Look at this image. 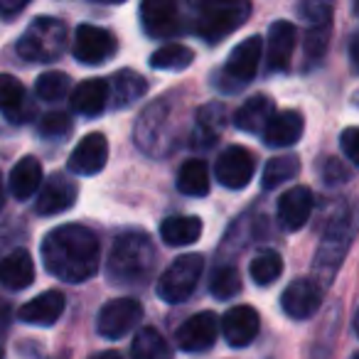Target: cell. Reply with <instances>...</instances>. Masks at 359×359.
I'll list each match as a JSON object with an SVG mask.
<instances>
[{
	"label": "cell",
	"instance_id": "30",
	"mask_svg": "<svg viewBox=\"0 0 359 359\" xmlns=\"http://www.w3.org/2000/svg\"><path fill=\"white\" fill-rule=\"evenodd\" d=\"M300 172V158L298 155H278V158H271L264 168V177H261V185L264 190H276L288 180L298 177Z\"/></svg>",
	"mask_w": 359,
	"mask_h": 359
},
{
	"label": "cell",
	"instance_id": "7",
	"mask_svg": "<svg viewBox=\"0 0 359 359\" xmlns=\"http://www.w3.org/2000/svg\"><path fill=\"white\" fill-rule=\"evenodd\" d=\"M261 55H264V40H261V35H251L241 45H236L234 52L229 55V60H226L224 72H222L224 89L236 91L249 84V81H254L261 65Z\"/></svg>",
	"mask_w": 359,
	"mask_h": 359
},
{
	"label": "cell",
	"instance_id": "29",
	"mask_svg": "<svg viewBox=\"0 0 359 359\" xmlns=\"http://www.w3.org/2000/svg\"><path fill=\"white\" fill-rule=\"evenodd\" d=\"M130 357L133 359H172L170 344L155 327H143L133 337L130 344Z\"/></svg>",
	"mask_w": 359,
	"mask_h": 359
},
{
	"label": "cell",
	"instance_id": "22",
	"mask_svg": "<svg viewBox=\"0 0 359 359\" xmlns=\"http://www.w3.org/2000/svg\"><path fill=\"white\" fill-rule=\"evenodd\" d=\"M42 185V165L37 158L25 155L15 163V168L11 170V180H8V187H11V195L15 200L25 202L30 197H35V192Z\"/></svg>",
	"mask_w": 359,
	"mask_h": 359
},
{
	"label": "cell",
	"instance_id": "27",
	"mask_svg": "<svg viewBox=\"0 0 359 359\" xmlns=\"http://www.w3.org/2000/svg\"><path fill=\"white\" fill-rule=\"evenodd\" d=\"M160 236L168 246H187L195 244L202 236V219L197 217H182L175 215L160 224Z\"/></svg>",
	"mask_w": 359,
	"mask_h": 359
},
{
	"label": "cell",
	"instance_id": "1",
	"mask_svg": "<svg viewBox=\"0 0 359 359\" xmlns=\"http://www.w3.org/2000/svg\"><path fill=\"white\" fill-rule=\"evenodd\" d=\"M42 264L50 276L65 283H84L96 276L101 266V246L94 231L79 224H65L52 229L40 246Z\"/></svg>",
	"mask_w": 359,
	"mask_h": 359
},
{
	"label": "cell",
	"instance_id": "42",
	"mask_svg": "<svg viewBox=\"0 0 359 359\" xmlns=\"http://www.w3.org/2000/svg\"><path fill=\"white\" fill-rule=\"evenodd\" d=\"M27 0H0V13L3 15H15V13L25 11Z\"/></svg>",
	"mask_w": 359,
	"mask_h": 359
},
{
	"label": "cell",
	"instance_id": "21",
	"mask_svg": "<svg viewBox=\"0 0 359 359\" xmlns=\"http://www.w3.org/2000/svg\"><path fill=\"white\" fill-rule=\"evenodd\" d=\"M35 280V264L25 249H15L0 261V285L8 290H25Z\"/></svg>",
	"mask_w": 359,
	"mask_h": 359
},
{
	"label": "cell",
	"instance_id": "41",
	"mask_svg": "<svg viewBox=\"0 0 359 359\" xmlns=\"http://www.w3.org/2000/svg\"><path fill=\"white\" fill-rule=\"evenodd\" d=\"M357 128H344L342 138H339V143H342V150H344V158H349L352 163H357L359 160V153H357Z\"/></svg>",
	"mask_w": 359,
	"mask_h": 359
},
{
	"label": "cell",
	"instance_id": "12",
	"mask_svg": "<svg viewBox=\"0 0 359 359\" xmlns=\"http://www.w3.org/2000/svg\"><path fill=\"white\" fill-rule=\"evenodd\" d=\"M323 305V288L310 278H298L283 290L280 308L293 320H310Z\"/></svg>",
	"mask_w": 359,
	"mask_h": 359
},
{
	"label": "cell",
	"instance_id": "10",
	"mask_svg": "<svg viewBox=\"0 0 359 359\" xmlns=\"http://www.w3.org/2000/svg\"><path fill=\"white\" fill-rule=\"evenodd\" d=\"M254 155L241 145H229L217 160V180L226 190H244L254 177Z\"/></svg>",
	"mask_w": 359,
	"mask_h": 359
},
{
	"label": "cell",
	"instance_id": "13",
	"mask_svg": "<svg viewBox=\"0 0 359 359\" xmlns=\"http://www.w3.org/2000/svg\"><path fill=\"white\" fill-rule=\"evenodd\" d=\"M217 337H219V323H217L215 313H210V310L192 315V318L177 330L180 349H182V352H192V354L212 349Z\"/></svg>",
	"mask_w": 359,
	"mask_h": 359
},
{
	"label": "cell",
	"instance_id": "5",
	"mask_svg": "<svg viewBox=\"0 0 359 359\" xmlns=\"http://www.w3.org/2000/svg\"><path fill=\"white\" fill-rule=\"evenodd\" d=\"M205 271V259L200 254H185L175 259L158 278V298L170 305H177L195 293Z\"/></svg>",
	"mask_w": 359,
	"mask_h": 359
},
{
	"label": "cell",
	"instance_id": "17",
	"mask_svg": "<svg viewBox=\"0 0 359 359\" xmlns=\"http://www.w3.org/2000/svg\"><path fill=\"white\" fill-rule=\"evenodd\" d=\"M261 327L259 313L251 305H236V308L226 310L222 318V334H224L226 344L231 347H246L256 339Z\"/></svg>",
	"mask_w": 359,
	"mask_h": 359
},
{
	"label": "cell",
	"instance_id": "24",
	"mask_svg": "<svg viewBox=\"0 0 359 359\" xmlns=\"http://www.w3.org/2000/svg\"><path fill=\"white\" fill-rule=\"evenodd\" d=\"M276 114V106L271 101V96L256 94L251 99H246L241 104V109L234 114V126L246 133H264L266 123L271 121V116Z\"/></svg>",
	"mask_w": 359,
	"mask_h": 359
},
{
	"label": "cell",
	"instance_id": "26",
	"mask_svg": "<svg viewBox=\"0 0 359 359\" xmlns=\"http://www.w3.org/2000/svg\"><path fill=\"white\" fill-rule=\"evenodd\" d=\"M224 106L222 104H207L205 109L197 111L195 133H192V148H210L219 138V130L224 126Z\"/></svg>",
	"mask_w": 359,
	"mask_h": 359
},
{
	"label": "cell",
	"instance_id": "19",
	"mask_svg": "<svg viewBox=\"0 0 359 359\" xmlns=\"http://www.w3.org/2000/svg\"><path fill=\"white\" fill-rule=\"evenodd\" d=\"M310 212H313V192L310 187H290L288 192H283L278 200V219L283 224V229L298 231L300 226L308 224Z\"/></svg>",
	"mask_w": 359,
	"mask_h": 359
},
{
	"label": "cell",
	"instance_id": "38",
	"mask_svg": "<svg viewBox=\"0 0 359 359\" xmlns=\"http://www.w3.org/2000/svg\"><path fill=\"white\" fill-rule=\"evenodd\" d=\"M323 177L327 185H342V182H347L349 177H352V172H349V168L342 163L339 158H327L323 163Z\"/></svg>",
	"mask_w": 359,
	"mask_h": 359
},
{
	"label": "cell",
	"instance_id": "6",
	"mask_svg": "<svg viewBox=\"0 0 359 359\" xmlns=\"http://www.w3.org/2000/svg\"><path fill=\"white\" fill-rule=\"evenodd\" d=\"M349 241H352V219H349V212H344L342 217H334L330 222L327 231H325V239L318 249V256H315V273L323 276L325 285L332 283L334 278V271L339 269L342 264L344 254L349 249Z\"/></svg>",
	"mask_w": 359,
	"mask_h": 359
},
{
	"label": "cell",
	"instance_id": "36",
	"mask_svg": "<svg viewBox=\"0 0 359 359\" xmlns=\"http://www.w3.org/2000/svg\"><path fill=\"white\" fill-rule=\"evenodd\" d=\"M25 99V86L11 74H0V111L15 109L20 101Z\"/></svg>",
	"mask_w": 359,
	"mask_h": 359
},
{
	"label": "cell",
	"instance_id": "2",
	"mask_svg": "<svg viewBox=\"0 0 359 359\" xmlns=\"http://www.w3.org/2000/svg\"><path fill=\"white\" fill-rule=\"evenodd\" d=\"M155 269V246L143 231H126L114 241L106 261V273L114 285L128 288L150 278Z\"/></svg>",
	"mask_w": 359,
	"mask_h": 359
},
{
	"label": "cell",
	"instance_id": "32",
	"mask_svg": "<svg viewBox=\"0 0 359 359\" xmlns=\"http://www.w3.org/2000/svg\"><path fill=\"white\" fill-rule=\"evenodd\" d=\"M249 273H251V278H254V283L271 285L283 273V259H280L273 249H264L261 254H256L254 259H251Z\"/></svg>",
	"mask_w": 359,
	"mask_h": 359
},
{
	"label": "cell",
	"instance_id": "16",
	"mask_svg": "<svg viewBox=\"0 0 359 359\" xmlns=\"http://www.w3.org/2000/svg\"><path fill=\"white\" fill-rule=\"evenodd\" d=\"M140 18H143L145 35L155 37V40L175 37L180 30L177 6L170 0H145L140 6Z\"/></svg>",
	"mask_w": 359,
	"mask_h": 359
},
{
	"label": "cell",
	"instance_id": "3",
	"mask_svg": "<svg viewBox=\"0 0 359 359\" xmlns=\"http://www.w3.org/2000/svg\"><path fill=\"white\" fill-rule=\"evenodd\" d=\"M192 13H195L192 18L195 35L215 45L244 25L246 18L251 15V6L244 0H222V3L202 0V3H192Z\"/></svg>",
	"mask_w": 359,
	"mask_h": 359
},
{
	"label": "cell",
	"instance_id": "18",
	"mask_svg": "<svg viewBox=\"0 0 359 359\" xmlns=\"http://www.w3.org/2000/svg\"><path fill=\"white\" fill-rule=\"evenodd\" d=\"M67 308V298L60 290H45L37 298L27 300L20 310H18V318L27 325H37V327H50L57 320L62 318Z\"/></svg>",
	"mask_w": 359,
	"mask_h": 359
},
{
	"label": "cell",
	"instance_id": "43",
	"mask_svg": "<svg viewBox=\"0 0 359 359\" xmlns=\"http://www.w3.org/2000/svg\"><path fill=\"white\" fill-rule=\"evenodd\" d=\"M8 320H11V308L8 303H0V332L8 327Z\"/></svg>",
	"mask_w": 359,
	"mask_h": 359
},
{
	"label": "cell",
	"instance_id": "20",
	"mask_svg": "<svg viewBox=\"0 0 359 359\" xmlns=\"http://www.w3.org/2000/svg\"><path fill=\"white\" fill-rule=\"evenodd\" d=\"M305 130V121L298 111H280L273 114L264 128V140L269 148H288L300 140Z\"/></svg>",
	"mask_w": 359,
	"mask_h": 359
},
{
	"label": "cell",
	"instance_id": "8",
	"mask_svg": "<svg viewBox=\"0 0 359 359\" xmlns=\"http://www.w3.org/2000/svg\"><path fill=\"white\" fill-rule=\"evenodd\" d=\"M140 318H143V305L135 298H114L99 310L96 330L101 337L121 339L130 330L138 327Z\"/></svg>",
	"mask_w": 359,
	"mask_h": 359
},
{
	"label": "cell",
	"instance_id": "35",
	"mask_svg": "<svg viewBox=\"0 0 359 359\" xmlns=\"http://www.w3.org/2000/svg\"><path fill=\"white\" fill-rule=\"evenodd\" d=\"M330 27H332V22H325V25H310L308 27V32H305V40H303V47H305V55H308L310 60H320V57L327 52Z\"/></svg>",
	"mask_w": 359,
	"mask_h": 359
},
{
	"label": "cell",
	"instance_id": "34",
	"mask_svg": "<svg viewBox=\"0 0 359 359\" xmlns=\"http://www.w3.org/2000/svg\"><path fill=\"white\" fill-rule=\"evenodd\" d=\"M210 290L215 298L231 300L234 295L241 293V276L234 266H219L210 280Z\"/></svg>",
	"mask_w": 359,
	"mask_h": 359
},
{
	"label": "cell",
	"instance_id": "11",
	"mask_svg": "<svg viewBox=\"0 0 359 359\" xmlns=\"http://www.w3.org/2000/svg\"><path fill=\"white\" fill-rule=\"evenodd\" d=\"M76 197H79V187L72 177L62 172H55L47 177V182L42 185L40 195L35 202V212L42 217H52L67 212L76 205Z\"/></svg>",
	"mask_w": 359,
	"mask_h": 359
},
{
	"label": "cell",
	"instance_id": "40",
	"mask_svg": "<svg viewBox=\"0 0 359 359\" xmlns=\"http://www.w3.org/2000/svg\"><path fill=\"white\" fill-rule=\"evenodd\" d=\"M6 116H8V121H11V123H27V121H32V116H35V106H32L30 101H27V96H25V99H22L15 109L6 111Z\"/></svg>",
	"mask_w": 359,
	"mask_h": 359
},
{
	"label": "cell",
	"instance_id": "46",
	"mask_svg": "<svg viewBox=\"0 0 359 359\" xmlns=\"http://www.w3.org/2000/svg\"><path fill=\"white\" fill-rule=\"evenodd\" d=\"M0 359H3V349H0Z\"/></svg>",
	"mask_w": 359,
	"mask_h": 359
},
{
	"label": "cell",
	"instance_id": "23",
	"mask_svg": "<svg viewBox=\"0 0 359 359\" xmlns=\"http://www.w3.org/2000/svg\"><path fill=\"white\" fill-rule=\"evenodd\" d=\"M106 86H109L111 109H126V106H130L138 99H143V94L148 91V81L130 69L116 72V74L106 81Z\"/></svg>",
	"mask_w": 359,
	"mask_h": 359
},
{
	"label": "cell",
	"instance_id": "14",
	"mask_svg": "<svg viewBox=\"0 0 359 359\" xmlns=\"http://www.w3.org/2000/svg\"><path fill=\"white\" fill-rule=\"evenodd\" d=\"M266 67L269 72L278 74V72H288L290 57H293L295 42H298V30L293 22L288 20H276L269 27V37H266Z\"/></svg>",
	"mask_w": 359,
	"mask_h": 359
},
{
	"label": "cell",
	"instance_id": "9",
	"mask_svg": "<svg viewBox=\"0 0 359 359\" xmlns=\"http://www.w3.org/2000/svg\"><path fill=\"white\" fill-rule=\"evenodd\" d=\"M118 50V42L111 35L109 30L96 25H79L74 35V45H72V52H74V60L81 62V65H104Z\"/></svg>",
	"mask_w": 359,
	"mask_h": 359
},
{
	"label": "cell",
	"instance_id": "37",
	"mask_svg": "<svg viewBox=\"0 0 359 359\" xmlns=\"http://www.w3.org/2000/svg\"><path fill=\"white\" fill-rule=\"evenodd\" d=\"M37 130L47 138H62L72 130V118L69 114H62V111H52V114H45L37 123Z\"/></svg>",
	"mask_w": 359,
	"mask_h": 359
},
{
	"label": "cell",
	"instance_id": "33",
	"mask_svg": "<svg viewBox=\"0 0 359 359\" xmlns=\"http://www.w3.org/2000/svg\"><path fill=\"white\" fill-rule=\"evenodd\" d=\"M72 89V79L65 72H45L37 76L35 91L42 101H62Z\"/></svg>",
	"mask_w": 359,
	"mask_h": 359
},
{
	"label": "cell",
	"instance_id": "25",
	"mask_svg": "<svg viewBox=\"0 0 359 359\" xmlns=\"http://www.w3.org/2000/svg\"><path fill=\"white\" fill-rule=\"evenodd\" d=\"M106 106H109V86H106V79H86L72 94V109L76 114L86 116V118L99 116Z\"/></svg>",
	"mask_w": 359,
	"mask_h": 359
},
{
	"label": "cell",
	"instance_id": "45",
	"mask_svg": "<svg viewBox=\"0 0 359 359\" xmlns=\"http://www.w3.org/2000/svg\"><path fill=\"white\" fill-rule=\"evenodd\" d=\"M0 207H3V180H0Z\"/></svg>",
	"mask_w": 359,
	"mask_h": 359
},
{
	"label": "cell",
	"instance_id": "31",
	"mask_svg": "<svg viewBox=\"0 0 359 359\" xmlns=\"http://www.w3.org/2000/svg\"><path fill=\"white\" fill-rule=\"evenodd\" d=\"M195 60V52L185 45H165L158 52L150 55V67L153 69H165V72H180L187 69Z\"/></svg>",
	"mask_w": 359,
	"mask_h": 359
},
{
	"label": "cell",
	"instance_id": "15",
	"mask_svg": "<svg viewBox=\"0 0 359 359\" xmlns=\"http://www.w3.org/2000/svg\"><path fill=\"white\" fill-rule=\"evenodd\" d=\"M109 160V140L104 133H89L79 140L74 150L69 155V172L74 175H96L106 168Z\"/></svg>",
	"mask_w": 359,
	"mask_h": 359
},
{
	"label": "cell",
	"instance_id": "39",
	"mask_svg": "<svg viewBox=\"0 0 359 359\" xmlns=\"http://www.w3.org/2000/svg\"><path fill=\"white\" fill-rule=\"evenodd\" d=\"M298 13L310 22V25H325L332 20V8L327 3H303L298 8Z\"/></svg>",
	"mask_w": 359,
	"mask_h": 359
},
{
	"label": "cell",
	"instance_id": "28",
	"mask_svg": "<svg viewBox=\"0 0 359 359\" xmlns=\"http://www.w3.org/2000/svg\"><path fill=\"white\" fill-rule=\"evenodd\" d=\"M177 190L187 197H205L210 192V168L205 160H187L177 172Z\"/></svg>",
	"mask_w": 359,
	"mask_h": 359
},
{
	"label": "cell",
	"instance_id": "44",
	"mask_svg": "<svg viewBox=\"0 0 359 359\" xmlns=\"http://www.w3.org/2000/svg\"><path fill=\"white\" fill-rule=\"evenodd\" d=\"M91 359H123L118 352H114V349H109V352H99V354H94Z\"/></svg>",
	"mask_w": 359,
	"mask_h": 359
},
{
	"label": "cell",
	"instance_id": "4",
	"mask_svg": "<svg viewBox=\"0 0 359 359\" xmlns=\"http://www.w3.org/2000/svg\"><path fill=\"white\" fill-rule=\"evenodd\" d=\"M67 25L57 18H35L18 40V55L35 65H50L65 55Z\"/></svg>",
	"mask_w": 359,
	"mask_h": 359
}]
</instances>
